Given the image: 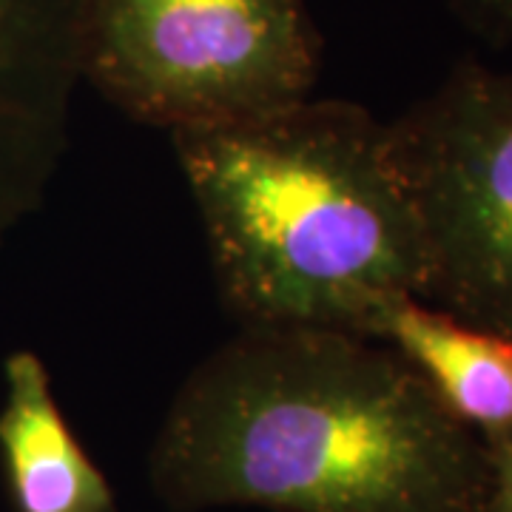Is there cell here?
I'll use <instances>...</instances> for the list:
<instances>
[{"instance_id": "6da1fadb", "label": "cell", "mask_w": 512, "mask_h": 512, "mask_svg": "<svg viewBox=\"0 0 512 512\" xmlns=\"http://www.w3.org/2000/svg\"><path fill=\"white\" fill-rule=\"evenodd\" d=\"M165 507L484 512V441L393 348L242 325L188 373L151 450Z\"/></svg>"}, {"instance_id": "7a4b0ae2", "label": "cell", "mask_w": 512, "mask_h": 512, "mask_svg": "<svg viewBox=\"0 0 512 512\" xmlns=\"http://www.w3.org/2000/svg\"><path fill=\"white\" fill-rule=\"evenodd\" d=\"M171 140L242 325L367 336L387 302L427 296L419 211L376 114L308 97Z\"/></svg>"}, {"instance_id": "3957f363", "label": "cell", "mask_w": 512, "mask_h": 512, "mask_svg": "<svg viewBox=\"0 0 512 512\" xmlns=\"http://www.w3.org/2000/svg\"><path fill=\"white\" fill-rule=\"evenodd\" d=\"M316 74L305 0H86L80 77L146 126L271 114L308 100Z\"/></svg>"}, {"instance_id": "277c9868", "label": "cell", "mask_w": 512, "mask_h": 512, "mask_svg": "<svg viewBox=\"0 0 512 512\" xmlns=\"http://www.w3.org/2000/svg\"><path fill=\"white\" fill-rule=\"evenodd\" d=\"M390 134L427 248L424 302L512 339V72L461 60Z\"/></svg>"}, {"instance_id": "5b68a950", "label": "cell", "mask_w": 512, "mask_h": 512, "mask_svg": "<svg viewBox=\"0 0 512 512\" xmlns=\"http://www.w3.org/2000/svg\"><path fill=\"white\" fill-rule=\"evenodd\" d=\"M86 0H0V254L49 197L69 146Z\"/></svg>"}, {"instance_id": "8992f818", "label": "cell", "mask_w": 512, "mask_h": 512, "mask_svg": "<svg viewBox=\"0 0 512 512\" xmlns=\"http://www.w3.org/2000/svg\"><path fill=\"white\" fill-rule=\"evenodd\" d=\"M367 339L393 348L484 447L512 439V339L419 296L373 316Z\"/></svg>"}, {"instance_id": "52a82bcc", "label": "cell", "mask_w": 512, "mask_h": 512, "mask_svg": "<svg viewBox=\"0 0 512 512\" xmlns=\"http://www.w3.org/2000/svg\"><path fill=\"white\" fill-rule=\"evenodd\" d=\"M0 456L15 512H114V493L77 441L40 356L18 350L3 365Z\"/></svg>"}, {"instance_id": "ba28073f", "label": "cell", "mask_w": 512, "mask_h": 512, "mask_svg": "<svg viewBox=\"0 0 512 512\" xmlns=\"http://www.w3.org/2000/svg\"><path fill=\"white\" fill-rule=\"evenodd\" d=\"M450 9L487 46H512V0H450Z\"/></svg>"}, {"instance_id": "9c48e42d", "label": "cell", "mask_w": 512, "mask_h": 512, "mask_svg": "<svg viewBox=\"0 0 512 512\" xmlns=\"http://www.w3.org/2000/svg\"><path fill=\"white\" fill-rule=\"evenodd\" d=\"M490 456V490L484 512H512V439L487 447Z\"/></svg>"}]
</instances>
